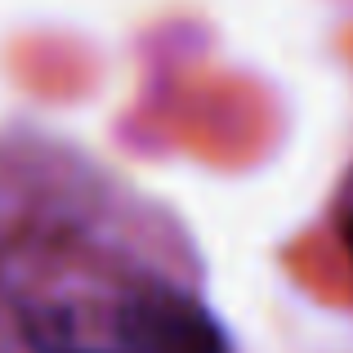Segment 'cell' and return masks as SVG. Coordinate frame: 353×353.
Masks as SVG:
<instances>
[{
  "instance_id": "cell-1",
  "label": "cell",
  "mask_w": 353,
  "mask_h": 353,
  "mask_svg": "<svg viewBox=\"0 0 353 353\" xmlns=\"http://www.w3.org/2000/svg\"><path fill=\"white\" fill-rule=\"evenodd\" d=\"M121 345L130 353H228L219 322L179 291H139L117 318Z\"/></svg>"
},
{
  "instance_id": "cell-2",
  "label": "cell",
  "mask_w": 353,
  "mask_h": 353,
  "mask_svg": "<svg viewBox=\"0 0 353 353\" xmlns=\"http://www.w3.org/2000/svg\"><path fill=\"white\" fill-rule=\"evenodd\" d=\"M345 237H349V255H353V215H349V228H345Z\"/></svg>"
}]
</instances>
